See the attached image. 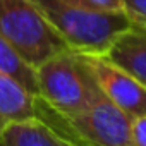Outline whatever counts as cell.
<instances>
[{"mask_svg":"<svg viewBox=\"0 0 146 146\" xmlns=\"http://www.w3.org/2000/svg\"><path fill=\"white\" fill-rule=\"evenodd\" d=\"M64 2L100 12H124L122 0H64Z\"/></svg>","mask_w":146,"mask_h":146,"instance_id":"10","label":"cell"},{"mask_svg":"<svg viewBox=\"0 0 146 146\" xmlns=\"http://www.w3.org/2000/svg\"><path fill=\"white\" fill-rule=\"evenodd\" d=\"M36 117V95L0 72V129L12 120Z\"/></svg>","mask_w":146,"mask_h":146,"instance_id":"8","label":"cell"},{"mask_svg":"<svg viewBox=\"0 0 146 146\" xmlns=\"http://www.w3.org/2000/svg\"><path fill=\"white\" fill-rule=\"evenodd\" d=\"M69 50L84 55H107L115 40L132 28L125 12H100L64 0H31Z\"/></svg>","mask_w":146,"mask_h":146,"instance_id":"1","label":"cell"},{"mask_svg":"<svg viewBox=\"0 0 146 146\" xmlns=\"http://www.w3.org/2000/svg\"><path fill=\"white\" fill-rule=\"evenodd\" d=\"M103 95L131 119L146 115V86L105 55H86Z\"/></svg>","mask_w":146,"mask_h":146,"instance_id":"5","label":"cell"},{"mask_svg":"<svg viewBox=\"0 0 146 146\" xmlns=\"http://www.w3.org/2000/svg\"><path fill=\"white\" fill-rule=\"evenodd\" d=\"M0 72L19 81L33 95H38L35 69L28 62H24V58L2 36H0Z\"/></svg>","mask_w":146,"mask_h":146,"instance_id":"9","label":"cell"},{"mask_svg":"<svg viewBox=\"0 0 146 146\" xmlns=\"http://www.w3.org/2000/svg\"><path fill=\"white\" fill-rule=\"evenodd\" d=\"M36 117L48 122L76 146H134L132 119L105 95L74 115L57 113L36 96Z\"/></svg>","mask_w":146,"mask_h":146,"instance_id":"3","label":"cell"},{"mask_svg":"<svg viewBox=\"0 0 146 146\" xmlns=\"http://www.w3.org/2000/svg\"><path fill=\"white\" fill-rule=\"evenodd\" d=\"M124 12L131 19L132 26L146 29V0H122Z\"/></svg>","mask_w":146,"mask_h":146,"instance_id":"11","label":"cell"},{"mask_svg":"<svg viewBox=\"0 0 146 146\" xmlns=\"http://www.w3.org/2000/svg\"><path fill=\"white\" fill-rule=\"evenodd\" d=\"M38 98L62 115L86 110L103 91L84 53L64 50L35 69Z\"/></svg>","mask_w":146,"mask_h":146,"instance_id":"2","label":"cell"},{"mask_svg":"<svg viewBox=\"0 0 146 146\" xmlns=\"http://www.w3.org/2000/svg\"><path fill=\"white\" fill-rule=\"evenodd\" d=\"M113 64L127 70L131 76L141 81L146 86V29L132 26L125 33H122L108 53Z\"/></svg>","mask_w":146,"mask_h":146,"instance_id":"7","label":"cell"},{"mask_svg":"<svg viewBox=\"0 0 146 146\" xmlns=\"http://www.w3.org/2000/svg\"><path fill=\"white\" fill-rule=\"evenodd\" d=\"M0 146H76L40 117L12 120L0 129Z\"/></svg>","mask_w":146,"mask_h":146,"instance_id":"6","label":"cell"},{"mask_svg":"<svg viewBox=\"0 0 146 146\" xmlns=\"http://www.w3.org/2000/svg\"><path fill=\"white\" fill-rule=\"evenodd\" d=\"M0 36L33 69L69 50L31 0H0Z\"/></svg>","mask_w":146,"mask_h":146,"instance_id":"4","label":"cell"},{"mask_svg":"<svg viewBox=\"0 0 146 146\" xmlns=\"http://www.w3.org/2000/svg\"><path fill=\"white\" fill-rule=\"evenodd\" d=\"M132 141L134 146H146V115L132 119Z\"/></svg>","mask_w":146,"mask_h":146,"instance_id":"12","label":"cell"}]
</instances>
